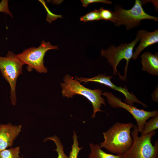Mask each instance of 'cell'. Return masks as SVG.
I'll list each match as a JSON object with an SVG mask.
<instances>
[{
  "label": "cell",
  "mask_w": 158,
  "mask_h": 158,
  "mask_svg": "<svg viewBox=\"0 0 158 158\" xmlns=\"http://www.w3.org/2000/svg\"><path fill=\"white\" fill-rule=\"evenodd\" d=\"M140 41L137 34L135 39L128 43H122L119 46H110L107 49L101 51V56L107 59L112 66L114 75L118 74L121 80L126 81L129 61L132 57L133 50L136 44Z\"/></svg>",
  "instance_id": "2"
},
{
  "label": "cell",
  "mask_w": 158,
  "mask_h": 158,
  "mask_svg": "<svg viewBox=\"0 0 158 158\" xmlns=\"http://www.w3.org/2000/svg\"><path fill=\"white\" fill-rule=\"evenodd\" d=\"M63 80L64 82L60 83L63 97L72 98L74 95H79L86 98L91 103L93 107L91 118H95L97 112L103 111L101 109L102 104L105 106L106 103L105 99L101 96V90L87 88L81 85L79 81L73 79L68 74L65 76Z\"/></svg>",
  "instance_id": "3"
},
{
  "label": "cell",
  "mask_w": 158,
  "mask_h": 158,
  "mask_svg": "<svg viewBox=\"0 0 158 158\" xmlns=\"http://www.w3.org/2000/svg\"><path fill=\"white\" fill-rule=\"evenodd\" d=\"M81 1L84 7H86L91 4L95 3H102L107 4H111L112 2L110 1L106 0H82Z\"/></svg>",
  "instance_id": "21"
},
{
  "label": "cell",
  "mask_w": 158,
  "mask_h": 158,
  "mask_svg": "<svg viewBox=\"0 0 158 158\" xmlns=\"http://www.w3.org/2000/svg\"><path fill=\"white\" fill-rule=\"evenodd\" d=\"M99 11L102 20L115 23V17L113 11L108 9H104L103 7L100 8Z\"/></svg>",
  "instance_id": "19"
},
{
  "label": "cell",
  "mask_w": 158,
  "mask_h": 158,
  "mask_svg": "<svg viewBox=\"0 0 158 158\" xmlns=\"http://www.w3.org/2000/svg\"><path fill=\"white\" fill-rule=\"evenodd\" d=\"M58 47L43 40L38 47L26 49L22 52L16 55V56L23 65H28L27 69L28 71L31 72L34 69L40 73H46L48 70L44 63L45 54L49 50L58 49Z\"/></svg>",
  "instance_id": "6"
},
{
  "label": "cell",
  "mask_w": 158,
  "mask_h": 158,
  "mask_svg": "<svg viewBox=\"0 0 158 158\" xmlns=\"http://www.w3.org/2000/svg\"><path fill=\"white\" fill-rule=\"evenodd\" d=\"M142 70L153 75H158V53L153 54L147 51L140 56Z\"/></svg>",
  "instance_id": "12"
},
{
  "label": "cell",
  "mask_w": 158,
  "mask_h": 158,
  "mask_svg": "<svg viewBox=\"0 0 158 158\" xmlns=\"http://www.w3.org/2000/svg\"><path fill=\"white\" fill-rule=\"evenodd\" d=\"M8 2V1L7 0H2L0 2V12L5 13L13 18V15L9 9Z\"/></svg>",
  "instance_id": "20"
},
{
  "label": "cell",
  "mask_w": 158,
  "mask_h": 158,
  "mask_svg": "<svg viewBox=\"0 0 158 158\" xmlns=\"http://www.w3.org/2000/svg\"><path fill=\"white\" fill-rule=\"evenodd\" d=\"M107 98L108 103L113 108L124 109L129 112L135 120L139 132L141 133L145 123L150 118L158 115V111H148L139 109L134 106L122 102L120 98L114 96L112 93L106 92L102 94Z\"/></svg>",
  "instance_id": "8"
},
{
  "label": "cell",
  "mask_w": 158,
  "mask_h": 158,
  "mask_svg": "<svg viewBox=\"0 0 158 158\" xmlns=\"http://www.w3.org/2000/svg\"><path fill=\"white\" fill-rule=\"evenodd\" d=\"M47 139L53 141L56 145V149L54 151L57 153V158H68L64 152V147L58 137L56 135H54L48 137Z\"/></svg>",
  "instance_id": "16"
},
{
  "label": "cell",
  "mask_w": 158,
  "mask_h": 158,
  "mask_svg": "<svg viewBox=\"0 0 158 158\" xmlns=\"http://www.w3.org/2000/svg\"><path fill=\"white\" fill-rule=\"evenodd\" d=\"M20 147H11L6 149L0 152V158H20Z\"/></svg>",
  "instance_id": "15"
},
{
  "label": "cell",
  "mask_w": 158,
  "mask_h": 158,
  "mask_svg": "<svg viewBox=\"0 0 158 158\" xmlns=\"http://www.w3.org/2000/svg\"></svg>",
  "instance_id": "23"
},
{
  "label": "cell",
  "mask_w": 158,
  "mask_h": 158,
  "mask_svg": "<svg viewBox=\"0 0 158 158\" xmlns=\"http://www.w3.org/2000/svg\"><path fill=\"white\" fill-rule=\"evenodd\" d=\"M24 65L14 53L8 51L5 57L0 56V71L1 73L9 84L10 88V99L13 105L16 102V86L19 76L23 74Z\"/></svg>",
  "instance_id": "7"
},
{
  "label": "cell",
  "mask_w": 158,
  "mask_h": 158,
  "mask_svg": "<svg viewBox=\"0 0 158 158\" xmlns=\"http://www.w3.org/2000/svg\"><path fill=\"white\" fill-rule=\"evenodd\" d=\"M72 137L73 143L72 145L71 150L70 152L68 158H78V154L83 147H79L78 136L75 132H73Z\"/></svg>",
  "instance_id": "17"
},
{
  "label": "cell",
  "mask_w": 158,
  "mask_h": 158,
  "mask_svg": "<svg viewBox=\"0 0 158 158\" xmlns=\"http://www.w3.org/2000/svg\"><path fill=\"white\" fill-rule=\"evenodd\" d=\"M134 124L131 123L116 122L103 133L104 141L100 144L103 148L112 153L124 154L131 146L133 139L131 129Z\"/></svg>",
  "instance_id": "1"
},
{
  "label": "cell",
  "mask_w": 158,
  "mask_h": 158,
  "mask_svg": "<svg viewBox=\"0 0 158 158\" xmlns=\"http://www.w3.org/2000/svg\"><path fill=\"white\" fill-rule=\"evenodd\" d=\"M140 39V43L133 53L132 58L136 60L141 51L146 47L158 42V29L153 32L144 29L138 30L137 34Z\"/></svg>",
  "instance_id": "11"
},
{
  "label": "cell",
  "mask_w": 158,
  "mask_h": 158,
  "mask_svg": "<svg viewBox=\"0 0 158 158\" xmlns=\"http://www.w3.org/2000/svg\"><path fill=\"white\" fill-rule=\"evenodd\" d=\"M152 99L155 102H157L158 101V87L157 88L152 95Z\"/></svg>",
  "instance_id": "22"
},
{
  "label": "cell",
  "mask_w": 158,
  "mask_h": 158,
  "mask_svg": "<svg viewBox=\"0 0 158 158\" xmlns=\"http://www.w3.org/2000/svg\"><path fill=\"white\" fill-rule=\"evenodd\" d=\"M102 20L99 10L95 9L85 15L81 17L80 20L86 22L88 21L99 20Z\"/></svg>",
  "instance_id": "18"
},
{
  "label": "cell",
  "mask_w": 158,
  "mask_h": 158,
  "mask_svg": "<svg viewBox=\"0 0 158 158\" xmlns=\"http://www.w3.org/2000/svg\"><path fill=\"white\" fill-rule=\"evenodd\" d=\"M22 126L11 123L0 125V152L13 145V141L21 131Z\"/></svg>",
  "instance_id": "10"
},
{
  "label": "cell",
  "mask_w": 158,
  "mask_h": 158,
  "mask_svg": "<svg viewBox=\"0 0 158 158\" xmlns=\"http://www.w3.org/2000/svg\"><path fill=\"white\" fill-rule=\"evenodd\" d=\"M142 4L141 1L135 0L134 5L128 10L124 9L120 6H115L113 11L115 17L114 25L118 27L124 25L126 30H129L138 27L143 20L158 21V17L150 15L145 12Z\"/></svg>",
  "instance_id": "5"
},
{
  "label": "cell",
  "mask_w": 158,
  "mask_h": 158,
  "mask_svg": "<svg viewBox=\"0 0 158 158\" xmlns=\"http://www.w3.org/2000/svg\"><path fill=\"white\" fill-rule=\"evenodd\" d=\"M90 152L89 158H125L124 154H113L106 153L100 148L99 144H90Z\"/></svg>",
  "instance_id": "13"
},
{
  "label": "cell",
  "mask_w": 158,
  "mask_h": 158,
  "mask_svg": "<svg viewBox=\"0 0 158 158\" xmlns=\"http://www.w3.org/2000/svg\"><path fill=\"white\" fill-rule=\"evenodd\" d=\"M138 133L137 125L134 124L131 134L133 143L129 150L124 154L125 158H158V141L155 142L154 145L151 142L156 131L140 136Z\"/></svg>",
  "instance_id": "4"
},
{
  "label": "cell",
  "mask_w": 158,
  "mask_h": 158,
  "mask_svg": "<svg viewBox=\"0 0 158 158\" xmlns=\"http://www.w3.org/2000/svg\"><path fill=\"white\" fill-rule=\"evenodd\" d=\"M113 77L111 76H107L105 74H100L96 76L90 78L75 77V79L79 81L80 83L84 82L85 84H86L88 82H92L105 85L123 93L125 96V100L126 103L134 106V103H137L141 104L145 108L148 107L147 105L140 101L132 93L129 92L126 87H118L114 84L111 80V79Z\"/></svg>",
  "instance_id": "9"
},
{
  "label": "cell",
  "mask_w": 158,
  "mask_h": 158,
  "mask_svg": "<svg viewBox=\"0 0 158 158\" xmlns=\"http://www.w3.org/2000/svg\"><path fill=\"white\" fill-rule=\"evenodd\" d=\"M158 128V115L152 117L144 124L143 129L141 132V135H145L155 130Z\"/></svg>",
  "instance_id": "14"
}]
</instances>
